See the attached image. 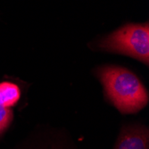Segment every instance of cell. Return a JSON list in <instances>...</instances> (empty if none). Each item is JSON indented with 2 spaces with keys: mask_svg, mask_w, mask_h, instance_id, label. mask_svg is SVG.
Returning a JSON list of instances; mask_svg holds the SVG:
<instances>
[{
  "mask_svg": "<svg viewBox=\"0 0 149 149\" xmlns=\"http://www.w3.org/2000/svg\"><path fill=\"white\" fill-rule=\"evenodd\" d=\"M93 50L131 57L148 67L149 65V24L126 23L117 30L95 40Z\"/></svg>",
  "mask_w": 149,
  "mask_h": 149,
  "instance_id": "cell-2",
  "label": "cell"
},
{
  "mask_svg": "<svg viewBox=\"0 0 149 149\" xmlns=\"http://www.w3.org/2000/svg\"><path fill=\"white\" fill-rule=\"evenodd\" d=\"M25 83L15 79L0 80V139L8 131L15 120V108L20 104Z\"/></svg>",
  "mask_w": 149,
  "mask_h": 149,
  "instance_id": "cell-4",
  "label": "cell"
},
{
  "mask_svg": "<svg viewBox=\"0 0 149 149\" xmlns=\"http://www.w3.org/2000/svg\"><path fill=\"white\" fill-rule=\"evenodd\" d=\"M113 149H149V127L140 121L123 123Z\"/></svg>",
  "mask_w": 149,
  "mask_h": 149,
  "instance_id": "cell-5",
  "label": "cell"
},
{
  "mask_svg": "<svg viewBox=\"0 0 149 149\" xmlns=\"http://www.w3.org/2000/svg\"><path fill=\"white\" fill-rule=\"evenodd\" d=\"M11 149H84L63 127L50 124L35 126Z\"/></svg>",
  "mask_w": 149,
  "mask_h": 149,
  "instance_id": "cell-3",
  "label": "cell"
},
{
  "mask_svg": "<svg viewBox=\"0 0 149 149\" xmlns=\"http://www.w3.org/2000/svg\"><path fill=\"white\" fill-rule=\"evenodd\" d=\"M93 75L103 88L106 102L121 114H136L148 104L149 93L139 77L124 66L102 64Z\"/></svg>",
  "mask_w": 149,
  "mask_h": 149,
  "instance_id": "cell-1",
  "label": "cell"
}]
</instances>
